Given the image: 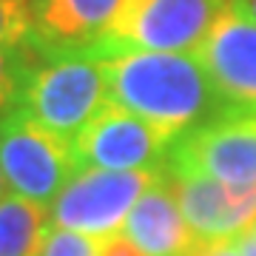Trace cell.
Wrapping results in <instances>:
<instances>
[{"instance_id": "cell-1", "label": "cell", "mask_w": 256, "mask_h": 256, "mask_svg": "<svg viewBox=\"0 0 256 256\" xmlns=\"http://www.w3.org/2000/svg\"><path fill=\"white\" fill-rule=\"evenodd\" d=\"M102 66L108 102L148 120L171 142L228 111L208 68L191 52L128 48L102 57Z\"/></svg>"}, {"instance_id": "cell-2", "label": "cell", "mask_w": 256, "mask_h": 256, "mask_svg": "<svg viewBox=\"0 0 256 256\" xmlns=\"http://www.w3.org/2000/svg\"><path fill=\"white\" fill-rule=\"evenodd\" d=\"M108 106V80L102 57L92 52L34 54L18 111L40 128L74 140Z\"/></svg>"}, {"instance_id": "cell-3", "label": "cell", "mask_w": 256, "mask_h": 256, "mask_svg": "<svg viewBox=\"0 0 256 256\" xmlns=\"http://www.w3.org/2000/svg\"><path fill=\"white\" fill-rule=\"evenodd\" d=\"M225 6L228 0H122L100 57L128 48L196 54Z\"/></svg>"}, {"instance_id": "cell-4", "label": "cell", "mask_w": 256, "mask_h": 256, "mask_svg": "<svg viewBox=\"0 0 256 256\" xmlns=\"http://www.w3.org/2000/svg\"><path fill=\"white\" fill-rule=\"evenodd\" d=\"M160 174L162 168L154 171L80 168L48 205V220L54 228H68L94 239L114 236L122 230L131 208L160 180Z\"/></svg>"}, {"instance_id": "cell-5", "label": "cell", "mask_w": 256, "mask_h": 256, "mask_svg": "<svg viewBox=\"0 0 256 256\" xmlns=\"http://www.w3.org/2000/svg\"><path fill=\"white\" fill-rule=\"evenodd\" d=\"M0 171L12 194L48 208L77 174L72 140L40 128L14 108L0 117Z\"/></svg>"}, {"instance_id": "cell-6", "label": "cell", "mask_w": 256, "mask_h": 256, "mask_svg": "<svg viewBox=\"0 0 256 256\" xmlns=\"http://www.w3.org/2000/svg\"><path fill=\"white\" fill-rule=\"evenodd\" d=\"M165 168L214 176L234 185L256 182V114L222 111L185 131L168 148Z\"/></svg>"}, {"instance_id": "cell-7", "label": "cell", "mask_w": 256, "mask_h": 256, "mask_svg": "<svg viewBox=\"0 0 256 256\" xmlns=\"http://www.w3.org/2000/svg\"><path fill=\"white\" fill-rule=\"evenodd\" d=\"M74 162L106 171H154L162 168L171 140L148 120L108 102L72 140Z\"/></svg>"}, {"instance_id": "cell-8", "label": "cell", "mask_w": 256, "mask_h": 256, "mask_svg": "<svg viewBox=\"0 0 256 256\" xmlns=\"http://www.w3.org/2000/svg\"><path fill=\"white\" fill-rule=\"evenodd\" d=\"M162 180L174 191L194 236L202 242L236 239L256 225V182L234 185L214 176L171 171L165 165Z\"/></svg>"}, {"instance_id": "cell-9", "label": "cell", "mask_w": 256, "mask_h": 256, "mask_svg": "<svg viewBox=\"0 0 256 256\" xmlns=\"http://www.w3.org/2000/svg\"><path fill=\"white\" fill-rule=\"evenodd\" d=\"M196 57L208 68L228 111L256 114V23L239 0H228Z\"/></svg>"}, {"instance_id": "cell-10", "label": "cell", "mask_w": 256, "mask_h": 256, "mask_svg": "<svg viewBox=\"0 0 256 256\" xmlns=\"http://www.w3.org/2000/svg\"><path fill=\"white\" fill-rule=\"evenodd\" d=\"M122 0H28L34 54L92 52L100 57Z\"/></svg>"}, {"instance_id": "cell-11", "label": "cell", "mask_w": 256, "mask_h": 256, "mask_svg": "<svg viewBox=\"0 0 256 256\" xmlns=\"http://www.w3.org/2000/svg\"><path fill=\"white\" fill-rule=\"evenodd\" d=\"M122 236L146 256H194L202 242L185 222L182 208L162 174L131 208L122 225Z\"/></svg>"}, {"instance_id": "cell-12", "label": "cell", "mask_w": 256, "mask_h": 256, "mask_svg": "<svg viewBox=\"0 0 256 256\" xmlns=\"http://www.w3.org/2000/svg\"><path fill=\"white\" fill-rule=\"evenodd\" d=\"M48 225L46 205L6 194L0 200V256H40Z\"/></svg>"}, {"instance_id": "cell-13", "label": "cell", "mask_w": 256, "mask_h": 256, "mask_svg": "<svg viewBox=\"0 0 256 256\" xmlns=\"http://www.w3.org/2000/svg\"><path fill=\"white\" fill-rule=\"evenodd\" d=\"M34 66V52L26 43H0V117L18 108L26 77Z\"/></svg>"}, {"instance_id": "cell-14", "label": "cell", "mask_w": 256, "mask_h": 256, "mask_svg": "<svg viewBox=\"0 0 256 256\" xmlns=\"http://www.w3.org/2000/svg\"><path fill=\"white\" fill-rule=\"evenodd\" d=\"M40 256H100V239L48 225Z\"/></svg>"}, {"instance_id": "cell-15", "label": "cell", "mask_w": 256, "mask_h": 256, "mask_svg": "<svg viewBox=\"0 0 256 256\" xmlns=\"http://www.w3.org/2000/svg\"><path fill=\"white\" fill-rule=\"evenodd\" d=\"M32 34L28 0H0V43H26Z\"/></svg>"}, {"instance_id": "cell-16", "label": "cell", "mask_w": 256, "mask_h": 256, "mask_svg": "<svg viewBox=\"0 0 256 256\" xmlns=\"http://www.w3.org/2000/svg\"><path fill=\"white\" fill-rule=\"evenodd\" d=\"M100 256H146L134 242H128L122 234H114V236L100 239Z\"/></svg>"}, {"instance_id": "cell-17", "label": "cell", "mask_w": 256, "mask_h": 256, "mask_svg": "<svg viewBox=\"0 0 256 256\" xmlns=\"http://www.w3.org/2000/svg\"><path fill=\"white\" fill-rule=\"evenodd\" d=\"M194 256H242L236 239H220V242H200Z\"/></svg>"}, {"instance_id": "cell-18", "label": "cell", "mask_w": 256, "mask_h": 256, "mask_svg": "<svg viewBox=\"0 0 256 256\" xmlns=\"http://www.w3.org/2000/svg\"><path fill=\"white\" fill-rule=\"evenodd\" d=\"M236 245H239V254L242 256H256V239L250 236V234L236 236Z\"/></svg>"}, {"instance_id": "cell-19", "label": "cell", "mask_w": 256, "mask_h": 256, "mask_svg": "<svg viewBox=\"0 0 256 256\" xmlns=\"http://www.w3.org/2000/svg\"><path fill=\"white\" fill-rule=\"evenodd\" d=\"M239 3H242V6H245L248 18H250V20H254V23H256V0H239Z\"/></svg>"}, {"instance_id": "cell-20", "label": "cell", "mask_w": 256, "mask_h": 256, "mask_svg": "<svg viewBox=\"0 0 256 256\" xmlns=\"http://www.w3.org/2000/svg\"><path fill=\"white\" fill-rule=\"evenodd\" d=\"M9 194V185H6V180H3V171H0V200Z\"/></svg>"}, {"instance_id": "cell-21", "label": "cell", "mask_w": 256, "mask_h": 256, "mask_svg": "<svg viewBox=\"0 0 256 256\" xmlns=\"http://www.w3.org/2000/svg\"><path fill=\"white\" fill-rule=\"evenodd\" d=\"M248 234H250V236H254V239H256V225H254V228H250V230H248Z\"/></svg>"}]
</instances>
